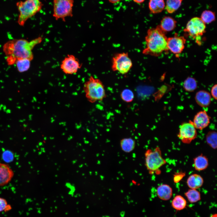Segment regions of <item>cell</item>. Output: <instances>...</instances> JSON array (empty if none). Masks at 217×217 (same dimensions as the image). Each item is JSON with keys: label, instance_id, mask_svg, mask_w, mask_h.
Returning a JSON list of instances; mask_svg holds the SVG:
<instances>
[{"label": "cell", "instance_id": "9c48e42d", "mask_svg": "<svg viewBox=\"0 0 217 217\" xmlns=\"http://www.w3.org/2000/svg\"><path fill=\"white\" fill-rule=\"evenodd\" d=\"M197 136V129L192 121L184 122L180 125L178 137L183 143H190Z\"/></svg>", "mask_w": 217, "mask_h": 217}, {"label": "cell", "instance_id": "e575fe53", "mask_svg": "<svg viewBox=\"0 0 217 217\" xmlns=\"http://www.w3.org/2000/svg\"><path fill=\"white\" fill-rule=\"evenodd\" d=\"M210 217H217L216 214L212 215Z\"/></svg>", "mask_w": 217, "mask_h": 217}, {"label": "cell", "instance_id": "8fae6325", "mask_svg": "<svg viewBox=\"0 0 217 217\" xmlns=\"http://www.w3.org/2000/svg\"><path fill=\"white\" fill-rule=\"evenodd\" d=\"M186 42L185 38L178 36L175 33L173 37L168 38L167 47L168 50L176 55H178L183 51Z\"/></svg>", "mask_w": 217, "mask_h": 217}, {"label": "cell", "instance_id": "277c9868", "mask_svg": "<svg viewBox=\"0 0 217 217\" xmlns=\"http://www.w3.org/2000/svg\"><path fill=\"white\" fill-rule=\"evenodd\" d=\"M16 5L19 13L17 22L23 26L28 19L40 11L43 4L40 0H25L17 2Z\"/></svg>", "mask_w": 217, "mask_h": 217}, {"label": "cell", "instance_id": "ac0fdd59", "mask_svg": "<svg viewBox=\"0 0 217 217\" xmlns=\"http://www.w3.org/2000/svg\"><path fill=\"white\" fill-rule=\"evenodd\" d=\"M165 7L164 0H149L148 8L151 14H156L161 12Z\"/></svg>", "mask_w": 217, "mask_h": 217}, {"label": "cell", "instance_id": "52a82bcc", "mask_svg": "<svg viewBox=\"0 0 217 217\" xmlns=\"http://www.w3.org/2000/svg\"><path fill=\"white\" fill-rule=\"evenodd\" d=\"M112 70L122 74L128 73L133 66L132 62L127 52L116 54L112 58Z\"/></svg>", "mask_w": 217, "mask_h": 217}, {"label": "cell", "instance_id": "5bb4252c", "mask_svg": "<svg viewBox=\"0 0 217 217\" xmlns=\"http://www.w3.org/2000/svg\"><path fill=\"white\" fill-rule=\"evenodd\" d=\"M195 99L196 102L199 106L202 107L206 108L209 106L211 103V96L208 91L200 90L196 93Z\"/></svg>", "mask_w": 217, "mask_h": 217}, {"label": "cell", "instance_id": "e0dca14e", "mask_svg": "<svg viewBox=\"0 0 217 217\" xmlns=\"http://www.w3.org/2000/svg\"><path fill=\"white\" fill-rule=\"evenodd\" d=\"M203 181V179L200 175L194 174L189 177L187 179V183L190 188L197 189L202 187Z\"/></svg>", "mask_w": 217, "mask_h": 217}, {"label": "cell", "instance_id": "44dd1931", "mask_svg": "<svg viewBox=\"0 0 217 217\" xmlns=\"http://www.w3.org/2000/svg\"><path fill=\"white\" fill-rule=\"evenodd\" d=\"M187 205L186 200L182 196L179 195H176L174 198L171 203V206L177 211H181L184 209Z\"/></svg>", "mask_w": 217, "mask_h": 217}, {"label": "cell", "instance_id": "5b68a950", "mask_svg": "<svg viewBox=\"0 0 217 217\" xmlns=\"http://www.w3.org/2000/svg\"><path fill=\"white\" fill-rule=\"evenodd\" d=\"M145 165L149 173L157 172L166 161L162 156L161 149L157 147L153 150L148 149L145 153Z\"/></svg>", "mask_w": 217, "mask_h": 217}, {"label": "cell", "instance_id": "3957f363", "mask_svg": "<svg viewBox=\"0 0 217 217\" xmlns=\"http://www.w3.org/2000/svg\"><path fill=\"white\" fill-rule=\"evenodd\" d=\"M83 89L87 99L92 103L102 101L106 96L102 82L92 76L84 83Z\"/></svg>", "mask_w": 217, "mask_h": 217}, {"label": "cell", "instance_id": "4316f807", "mask_svg": "<svg viewBox=\"0 0 217 217\" xmlns=\"http://www.w3.org/2000/svg\"><path fill=\"white\" fill-rule=\"evenodd\" d=\"M200 18L205 24L210 23L215 20V12L211 10H204L202 13Z\"/></svg>", "mask_w": 217, "mask_h": 217}, {"label": "cell", "instance_id": "836d02e7", "mask_svg": "<svg viewBox=\"0 0 217 217\" xmlns=\"http://www.w3.org/2000/svg\"><path fill=\"white\" fill-rule=\"evenodd\" d=\"M134 2L140 4L143 2L145 0H132Z\"/></svg>", "mask_w": 217, "mask_h": 217}, {"label": "cell", "instance_id": "8992f818", "mask_svg": "<svg viewBox=\"0 0 217 217\" xmlns=\"http://www.w3.org/2000/svg\"><path fill=\"white\" fill-rule=\"evenodd\" d=\"M74 0H53V17L56 20L60 19L64 21L68 17L73 16Z\"/></svg>", "mask_w": 217, "mask_h": 217}, {"label": "cell", "instance_id": "4dcf8cb0", "mask_svg": "<svg viewBox=\"0 0 217 217\" xmlns=\"http://www.w3.org/2000/svg\"><path fill=\"white\" fill-rule=\"evenodd\" d=\"M185 173L180 172L176 173L174 175V181L175 183H178L185 176Z\"/></svg>", "mask_w": 217, "mask_h": 217}, {"label": "cell", "instance_id": "603a6c76", "mask_svg": "<svg viewBox=\"0 0 217 217\" xmlns=\"http://www.w3.org/2000/svg\"><path fill=\"white\" fill-rule=\"evenodd\" d=\"M184 194L188 200L191 203L197 202L201 200L200 193L197 189L190 188Z\"/></svg>", "mask_w": 217, "mask_h": 217}, {"label": "cell", "instance_id": "d4e9b609", "mask_svg": "<svg viewBox=\"0 0 217 217\" xmlns=\"http://www.w3.org/2000/svg\"><path fill=\"white\" fill-rule=\"evenodd\" d=\"M31 61L27 58L17 59L15 63L19 72L22 73L28 71L30 66Z\"/></svg>", "mask_w": 217, "mask_h": 217}, {"label": "cell", "instance_id": "83f0119b", "mask_svg": "<svg viewBox=\"0 0 217 217\" xmlns=\"http://www.w3.org/2000/svg\"><path fill=\"white\" fill-rule=\"evenodd\" d=\"M121 99L126 102H132L134 98L133 92L130 89H126L123 90L120 94Z\"/></svg>", "mask_w": 217, "mask_h": 217}, {"label": "cell", "instance_id": "7402d4cb", "mask_svg": "<svg viewBox=\"0 0 217 217\" xmlns=\"http://www.w3.org/2000/svg\"><path fill=\"white\" fill-rule=\"evenodd\" d=\"M183 0H166L165 8L167 12L172 14L176 11L181 6Z\"/></svg>", "mask_w": 217, "mask_h": 217}, {"label": "cell", "instance_id": "ffe728a7", "mask_svg": "<svg viewBox=\"0 0 217 217\" xmlns=\"http://www.w3.org/2000/svg\"><path fill=\"white\" fill-rule=\"evenodd\" d=\"M135 140L132 138H124L120 140V147L123 152L129 153L134 149L135 147Z\"/></svg>", "mask_w": 217, "mask_h": 217}, {"label": "cell", "instance_id": "7c38bea8", "mask_svg": "<svg viewBox=\"0 0 217 217\" xmlns=\"http://www.w3.org/2000/svg\"><path fill=\"white\" fill-rule=\"evenodd\" d=\"M210 121V118L206 111L202 110L195 115L192 122L197 129L202 130L209 125Z\"/></svg>", "mask_w": 217, "mask_h": 217}, {"label": "cell", "instance_id": "1f68e13d", "mask_svg": "<svg viewBox=\"0 0 217 217\" xmlns=\"http://www.w3.org/2000/svg\"><path fill=\"white\" fill-rule=\"evenodd\" d=\"M217 84L214 85L212 87L211 90L210 94L211 96L215 99H217Z\"/></svg>", "mask_w": 217, "mask_h": 217}, {"label": "cell", "instance_id": "6da1fadb", "mask_svg": "<svg viewBox=\"0 0 217 217\" xmlns=\"http://www.w3.org/2000/svg\"><path fill=\"white\" fill-rule=\"evenodd\" d=\"M42 36L38 37L30 41L21 39L8 41L3 46V50L7 56L8 65L15 64L20 58H27L31 61L33 58L32 50L34 47L42 40Z\"/></svg>", "mask_w": 217, "mask_h": 217}, {"label": "cell", "instance_id": "cb8c5ba5", "mask_svg": "<svg viewBox=\"0 0 217 217\" xmlns=\"http://www.w3.org/2000/svg\"><path fill=\"white\" fill-rule=\"evenodd\" d=\"M197 84L196 79L192 77H187L184 81L183 87L184 90L187 92L194 91L197 88Z\"/></svg>", "mask_w": 217, "mask_h": 217}, {"label": "cell", "instance_id": "484cf974", "mask_svg": "<svg viewBox=\"0 0 217 217\" xmlns=\"http://www.w3.org/2000/svg\"><path fill=\"white\" fill-rule=\"evenodd\" d=\"M217 133L214 131H209L206 136V143L214 149H216L217 148Z\"/></svg>", "mask_w": 217, "mask_h": 217}, {"label": "cell", "instance_id": "f1b7e54d", "mask_svg": "<svg viewBox=\"0 0 217 217\" xmlns=\"http://www.w3.org/2000/svg\"><path fill=\"white\" fill-rule=\"evenodd\" d=\"M11 206L8 204L5 199L0 197V212L8 211L11 209Z\"/></svg>", "mask_w": 217, "mask_h": 217}, {"label": "cell", "instance_id": "9a60e30c", "mask_svg": "<svg viewBox=\"0 0 217 217\" xmlns=\"http://www.w3.org/2000/svg\"><path fill=\"white\" fill-rule=\"evenodd\" d=\"M156 193L158 197L161 200L167 201L171 197L173 191L171 187L167 184H162L158 187Z\"/></svg>", "mask_w": 217, "mask_h": 217}, {"label": "cell", "instance_id": "2e32d148", "mask_svg": "<svg viewBox=\"0 0 217 217\" xmlns=\"http://www.w3.org/2000/svg\"><path fill=\"white\" fill-rule=\"evenodd\" d=\"M177 22L173 17L165 16L161 20L159 26L162 30L165 33L173 30L176 27Z\"/></svg>", "mask_w": 217, "mask_h": 217}, {"label": "cell", "instance_id": "d6986e66", "mask_svg": "<svg viewBox=\"0 0 217 217\" xmlns=\"http://www.w3.org/2000/svg\"><path fill=\"white\" fill-rule=\"evenodd\" d=\"M194 167L198 171L206 169L209 165V161L206 157L201 154L195 158L194 159Z\"/></svg>", "mask_w": 217, "mask_h": 217}, {"label": "cell", "instance_id": "7a4b0ae2", "mask_svg": "<svg viewBox=\"0 0 217 217\" xmlns=\"http://www.w3.org/2000/svg\"><path fill=\"white\" fill-rule=\"evenodd\" d=\"M167 39L165 33L159 25L149 29L145 37L146 46L143 50V54L157 57L168 51Z\"/></svg>", "mask_w": 217, "mask_h": 217}, {"label": "cell", "instance_id": "4fadbf2b", "mask_svg": "<svg viewBox=\"0 0 217 217\" xmlns=\"http://www.w3.org/2000/svg\"><path fill=\"white\" fill-rule=\"evenodd\" d=\"M14 175L13 171L8 165L0 162V186L8 183Z\"/></svg>", "mask_w": 217, "mask_h": 217}, {"label": "cell", "instance_id": "30bf717a", "mask_svg": "<svg viewBox=\"0 0 217 217\" xmlns=\"http://www.w3.org/2000/svg\"><path fill=\"white\" fill-rule=\"evenodd\" d=\"M82 65L75 56L68 54L62 61L60 68L65 74H73L76 73Z\"/></svg>", "mask_w": 217, "mask_h": 217}, {"label": "cell", "instance_id": "f546056e", "mask_svg": "<svg viewBox=\"0 0 217 217\" xmlns=\"http://www.w3.org/2000/svg\"><path fill=\"white\" fill-rule=\"evenodd\" d=\"M2 158L5 162L7 163L10 162L14 159V154L11 151L6 150L3 153Z\"/></svg>", "mask_w": 217, "mask_h": 217}, {"label": "cell", "instance_id": "ba28073f", "mask_svg": "<svg viewBox=\"0 0 217 217\" xmlns=\"http://www.w3.org/2000/svg\"><path fill=\"white\" fill-rule=\"evenodd\" d=\"M206 25L200 17H194L187 23L184 32L199 42V39L206 32Z\"/></svg>", "mask_w": 217, "mask_h": 217}, {"label": "cell", "instance_id": "d6a6232c", "mask_svg": "<svg viewBox=\"0 0 217 217\" xmlns=\"http://www.w3.org/2000/svg\"><path fill=\"white\" fill-rule=\"evenodd\" d=\"M108 2L112 4H115L120 2L121 0H108Z\"/></svg>", "mask_w": 217, "mask_h": 217}]
</instances>
